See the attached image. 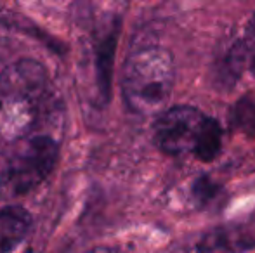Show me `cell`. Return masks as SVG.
<instances>
[{"mask_svg": "<svg viewBox=\"0 0 255 253\" xmlns=\"http://www.w3.org/2000/svg\"><path fill=\"white\" fill-rule=\"evenodd\" d=\"M207 116L191 106H174L160 113L154 122V142L168 155L195 153Z\"/></svg>", "mask_w": 255, "mask_h": 253, "instance_id": "4", "label": "cell"}, {"mask_svg": "<svg viewBox=\"0 0 255 253\" xmlns=\"http://www.w3.org/2000/svg\"><path fill=\"white\" fill-rule=\"evenodd\" d=\"M47 78L35 61H19L9 68L0 84V139H28L42 115Z\"/></svg>", "mask_w": 255, "mask_h": 253, "instance_id": "1", "label": "cell"}, {"mask_svg": "<svg viewBox=\"0 0 255 253\" xmlns=\"http://www.w3.org/2000/svg\"><path fill=\"white\" fill-rule=\"evenodd\" d=\"M57 144L49 135L23 139L0 172V196L17 198L40 186L52 172Z\"/></svg>", "mask_w": 255, "mask_h": 253, "instance_id": "3", "label": "cell"}, {"mask_svg": "<svg viewBox=\"0 0 255 253\" xmlns=\"http://www.w3.org/2000/svg\"><path fill=\"white\" fill-rule=\"evenodd\" d=\"M31 229V217L21 206L0 208V253H10Z\"/></svg>", "mask_w": 255, "mask_h": 253, "instance_id": "6", "label": "cell"}, {"mask_svg": "<svg viewBox=\"0 0 255 253\" xmlns=\"http://www.w3.org/2000/svg\"><path fill=\"white\" fill-rule=\"evenodd\" d=\"M231 123L240 134L255 139V94H247L236 101L231 109Z\"/></svg>", "mask_w": 255, "mask_h": 253, "instance_id": "8", "label": "cell"}, {"mask_svg": "<svg viewBox=\"0 0 255 253\" xmlns=\"http://www.w3.org/2000/svg\"><path fill=\"white\" fill-rule=\"evenodd\" d=\"M255 248V220L231 222L205 233L195 253H243Z\"/></svg>", "mask_w": 255, "mask_h": 253, "instance_id": "5", "label": "cell"}, {"mask_svg": "<svg viewBox=\"0 0 255 253\" xmlns=\"http://www.w3.org/2000/svg\"><path fill=\"white\" fill-rule=\"evenodd\" d=\"M222 146V128L215 118L207 116V122L203 125L202 135L198 139V144L195 149V156L202 162H212L219 155Z\"/></svg>", "mask_w": 255, "mask_h": 253, "instance_id": "7", "label": "cell"}, {"mask_svg": "<svg viewBox=\"0 0 255 253\" xmlns=\"http://www.w3.org/2000/svg\"><path fill=\"white\" fill-rule=\"evenodd\" d=\"M240 47H242L245 66L249 68L250 73L255 77V12L250 17L249 24H247L245 37H243V40H240Z\"/></svg>", "mask_w": 255, "mask_h": 253, "instance_id": "9", "label": "cell"}, {"mask_svg": "<svg viewBox=\"0 0 255 253\" xmlns=\"http://www.w3.org/2000/svg\"><path fill=\"white\" fill-rule=\"evenodd\" d=\"M175 64L163 47H144L130 54L122 75V94L127 106L139 115L163 108L174 88Z\"/></svg>", "mask_w": 255, "mask_h": 253, "instance_id": "2", "label": "cell"}, {"mask_svg": "<svg viewBox=\"0 0 255 253\" xmlns=\"http://www.w3.org/2000/svg\"><path fill=\"white\" fill-rule=\"evenodd\" d=\"M87 253H118L115 248L111 247H98V248H92V250H89Z\"/></svg>", "mask_w": 255, "mask_h": 253, "instance_id": "11", "label": "cell"}, {"mask_svg": "<svg viewBox=\"0 0 255 253\" xmlns=\"http://www.w3.org/2000/svg\"><path fill=\"white\" fill-rule=\"evenodd\" d=\"M215 192H217V186L212 182L207 177H200L196 179L195 186H193V196L200 205H205L210 198H214Z\"/></svg>", "mask_w": 255, "mask_h": 253, "instance_id": "10", "label": "cell"}]
</instances>
